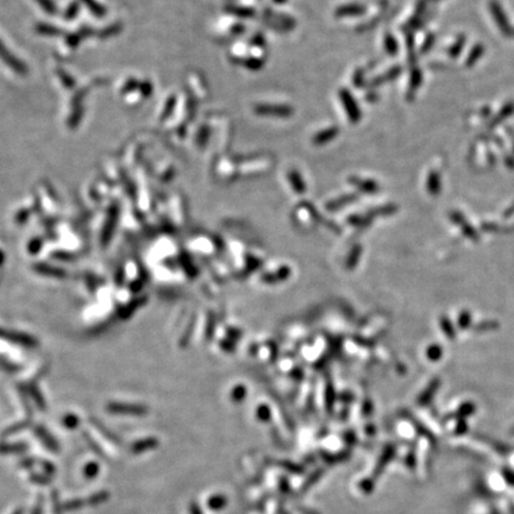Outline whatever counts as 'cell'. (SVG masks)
<instances>
[{
  "label": "cell",
  "instance_id": "cell-7",
  "mask_svg": "<svg viewBox=\"0 0 514 514\" xmlns=\"http://www.w3.org/2000/svg\"><path fill=\"white\" fill-rule=\"evenodd\" d=\"M400 72H401V68L399 67V66H395V67H393L391 69H388V71H386L385 73L379 74V75H377V76H375L374 79H372L371 81H370V85L371 86H379V85H381V83H385V82L391 81V80H394L395 77H397L398 75L400 74Z\"/></svg>",
  "mask_w": 514,
  "mask_h": 514
},
{
  "label": "cell",
  "instance_id": "cell-12",
  "mask_svg": "<svg viewBox=\"0 0 514 514\" xmlns=\"http://www.w3.org/2000/svg\"><path fill=\"white\" fill-rule=\"evenodd\" d=\"M351 183L356 184V186L360 187V188H365L367 190H369V192H374V190L376 189V184L372 183V181H370V180H363V179H360V178H352Z\"/></svg>",
  "mask_w": 514,
  "mask_h": 514
},
{
  "label": "cell",
  "instance_id": "cell-8",
  "mask_svg": "<svg viewBox=\"0 0 514 514\" xmlns=\"http://www.w3.org/2000/svg\"><path fill=\"white\" fill-rule=\"evenodd\" d=\"M85 506H87L86 499H72V500L66 501L62 505V510L66 511V512H73V511L81 510Z\"/></svg>",
  "mask_w": 514,
  "mask_h": 514
},
{
  "label": "cell",
  "instance_id": "cell-5",
  "mask_svg": "<svg viewBox=\"0 0 514 514\" xmlns=\"http://www.w3.org/2000/svg\"><path fill=\"white\" fill-rule=\"evenodd\" d=\"M339 134V130L336 126H330V128H326L320 130L318 134H316L312 138V143L314 146H324V144L329 143L330 141L334 140Z\"/></svg>",
  "mask_w": 514,
  "mask_h": 514
},
{
  "label": "cell",
  "instance_id": "cell-14",
  "mask_svg": "<svg viewBox=\"0 0 514 514\" xmlns=\"http://www.w3.org/2000/svg\"><path fill=\"white\" fill-rule=\"evenodd\" d=\"M229 11L231 13L236 14V16L241 17V18H248V17L254 16V10L251 7H241V6H232L229 7Z\"/></svg>",
  "mask_w": 514,
  "mask_h": 514
},
{
  "label": "cell",
  "instance_id": "cell-3",
  "mask_svg": "<svg viewBox=\"0 0 514 514\" xmlns=\"http://www.w3.org/2000/svg\"><path fill=\"white\" fill-rule=\"evenodd\" d=\"M242 162H245L243 166V170H245L247 174L248 173L257 174L258 172H263V170L269 169V167L273 164V160H270L269 157H261V156H255L254 158L245 156L244 161H242Z\"/></svg>",
  "mask_w": 514,
  "mask_h": 514
},
{
  "label": "cell",
  "instance_id": "cell-15",
  "mask_svg": "<svg viewBox=\"0 0 514 514\" xmlns=\"http://www.w3.org/2000/svg\"><path fill=\"white\" fill-rule=\"evenodd\" d=\"M420 81H421V73H420V71H418V69H414V71H413L412 74H411V82H409V86H408L409 92H411V93H413V92H414L415 89L419 87ZM409 92H408V94H409Z\"/></svg>",
  "mask_w": 514,
  "mask_h": 514
},
{
  "label": "cell",
  "instance_id": "cell-16",
  "mask_svg": "<svg viewBox=\"0 0 514 514\" xmlns=\"http://www.w3.org/2000/svg\"><path fill=\"white\" fill-rule=\"evenodd\" d=\"M149 449H154V441H147L144 443L141 441V443H137L135 446H132V451L135 453H142Z\"/></svg>",
  "mask_w": 514,
  "mask_h": 514
},
{
  "label": "cell",
  "instance_id": "cell-6",
  "mask_svg": "<svg viewBox=\"0 0 514 514\" xmlns=\"http://www.w3.org/2000/svg\"><path fill=\"white\" fill-rule=\"evenodd\" d=\"M0 59H1L5 63H7V65L10 66L13 71L18 72V73H23V72H24V69H25L24 66L22 65L21 61H18L17 59H14V56L12 54L8 53L6 49H5L4 45H2L1 42H0Z\"/></svg>",
  "mask_w": 514,
  "mask_h": 514
},
{
  "label": "cell",
  "instance_id": "cell-18",
  "mask_svg": "<svg viewBox=\"0 0 514 514\" xmlns=\"http://www.w3.org/2000/svg\"><path fill=\"white\" fill-rule=\"evenodd\" d=\"M37 2H39V5L44 8L45 11L49 13H53L54 10H55V6L54 4L51 2V0H36Z\"/></svg>",
  "mask_w": 514,
  "mask_h": 514
},
{
  "label": "cell",
  "instance_id": "cell-19",
  "mask_svg": "<svg viewBox=\"0 0 514 514\" xmlns=\"http://www.w3.org/2000/svg\"><path fill=\"white\" fill-rule=\"evenodd\" d=\"M190 514H203V513H201V511L199 510L198 506L192 505V507H190Z\"/></svg>",
  "mask_w": 514,
  "mask_h": 514
},
{
  "label": "cell",
  "instance_id": "cell-1",
  "mask_svg": "<svg viewBox=\"0 0 514 514\" xmlns=\"http://www.w3.org/2000/svg\"><path fill=\"white\" fill-rule=\"evenodd\" d=\"M254 112L262 117L288 118L293 114V109L282 104H257L254 106Z\"/></svg>",
  "mask_w": 514,
  "mask_h": 514
},
{
  "label": "cell",
  "instance_id": "cell-9",
  "mask_svg": "<svg viewBox=\"0 0 514 514\" xmlns=\"http://www.w3.org/2000/svg\"><path fill=\"white\" fill-rule=\"evenodd\" d=\"M383 47H385L387 54L389 55H395L398 53V49H399L397 41H395V38L391 34H386L385 37H383Z\"/></svg>",
  "mask_w": 514,
  "mask_h": 514
},
{
  "label": "cell",
  "instance_id": "cell-4",
  "mask_svg": "<svg viewBox=\"0 0 514 514\" xmlns=\"http://www.w3.org/2000/svg\"><path fill=\"white\" fill-rule=\"evenodd\" d=\"M367 12L366 6L361 4H345L340 5L336 8L334 11V16L338 17V18H343V17H356L361 16V14H365Z\"/></svg>",
  "mask_w": 514,
  "mask_h": 514
},
{
  "label": "cell",
  "instance_id": "cell-20",
  "mask_svg": "<svg viewBox=\"0 0 514 514\" xmlns=\"http://www.w3.org/2000/svg\"><path fill=\"white\" fill-rule=\"evenodd\" d=\"M274 2H276V4H282V2L287 1V0H273Z\"/></svg>",
  "mask_w": 514,
  "mask_h": 514
},
{
  "label": "cell",
  "instance_id": "cell-13",
  "mask_svg": "<svg viewBox=\"0 0 514 514\" xmlns=\"http://www.w3.org/2000/svg\"><path fill=\"white\" fill-rule=\"evenodd\" d=\"M288 179H290L291 184H293L294 188L298 190V192H302V189H304V184H302L301 178H300L299 173L296 172V170H291V172L288 173Z\"/></svg>",
  "mask_w": 514,
  "mask_h": 514
},
{
  "label": "cell",
  "instance_id": "cell-2",
  "mask_svg": "<svg viewBox=\"0 0 514 514\" xmlns=\"http://www.w3.org/2000/svg\"><path fill=\"white\" fill-rule=\"evenodd\" d=\"M338 97H339L340 103H342L343 108H344V110H345V113H346V115H348L349 120H350L351 123L359 122V120L361 119V117H362V114H361V110L359 108V105H357L356 100L354 99V97H352L350 92L345 88L340 89L339 93H338Z\"/></svg>",
  "mask_w": 514,
  "mask_h": 514
},
{
  "label": "cell",
  "instance_id": "cell-17",
  "mask_svg": "<svg viewBox=\"0 0 514 514\" xmlns=\"http://www.w3.org/2000/svg\"><path fill=\"white\" fill-rule=\"evenodd\" d=\"M209 507L212 508V510H217V508H220L223 505L225 504V500L224 498H221V496H215V498H211L209 502Z\"/></svg>",
  "mask_w": 514,
  "mask_h": 514
},
{
  "label": "cell",
  "instance_id": "cell-11",
  "mask_svg": "<svg viewBox=\"0 0 514 514\" xmlns=\"http://www.w3.org/2000/svg\"><path fill=\"white\" fill-rule=\"evenodd\" d=\"M108 499H109V493L102 490V492H98V493L93 494L92 496H89L88 499H86V501H87V506L88 505H91V506H97V505H100V504H103V502H105Z\"/></svg>",
  "mask_w": 514,
  "mask_h": 514
},
{
  "label": "cell",
  "instance_id": "cell-10",
  "mask_svg": "<svg viewBox=\"0 0 514 514\" xmlns=\"http://www.w3.org/2000/svg\"><path fill=\"white\" fill-rule=\"evenodd\" d=\"M100 472V467L97 462H89L83 467V476L88 480L95 478L98 476V474Z\"/></svg>",
  "mask_w": 514,
  "mask_h": 514
}]
</instances>
